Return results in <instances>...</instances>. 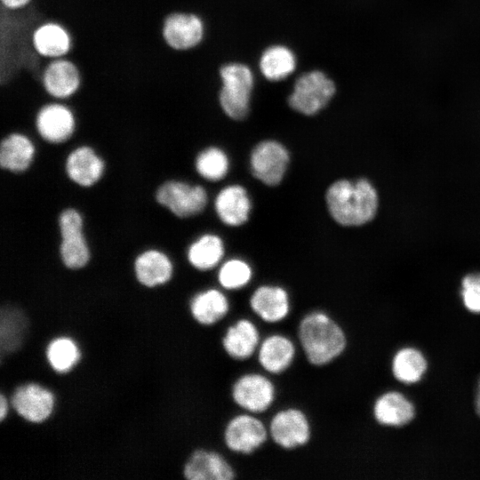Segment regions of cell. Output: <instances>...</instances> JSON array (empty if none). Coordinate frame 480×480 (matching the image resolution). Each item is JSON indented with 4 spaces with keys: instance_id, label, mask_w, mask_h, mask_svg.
<instances>
[{
    "instance_id": "22",
    "label": "cell",
    "mask_w": 480,
    "mask_h": 480,
    "mask_svg": "<svg viewBox=\"0 0 480 480\" xmlns=\"http://www.w3.org/2000/svg\"><path fill=\"white\" fill-rule=\"evenodd\" d=\"M36 154L35 144L25 133L7 134L0 145V165L11 172H22L31 165Z\"/></svg>"
},
{
    "instance_id": "19",
    "label": "cell",
    "mask_w": 480,
    "mask_h": 480,
    "mask_svg": "<svg viewBox=\"0 0 480 480\" xmlns=\"http://www.w3.org/2000/svg\"><path fill=\"white\" fill-rule=\"evenodd\" d=\"M65 171L71 181L80 187L89 188L103 176L105 163L92 148L83 145L68 155Z\"/></svg>"
},
{
    "instance_id": "20",
    "label": "cell",
    "mask_w": 480,
    "mask_h": 480,
    "mask_svg": "<svg viewBox=\"0 0 480 480\" xmlns=\"http://www.w3.org/2000/svg\"><path fill=\"white\" fill-rule=\"evenodd\" d=\"M133 269L138 283L147 288H155L167 284L172 277L173 265L162 251L148 249L135 259Z\"/></svg>"
},
{
    "instance_id": "25",
    "label": "cell",
    "mask_w": 480,
    "mask_h": 480,
    "mask_svg": "<svg viewBox=\"0 0 480 480\" xmlns=\"http://www.w3.org/2000/svg\"><path fill=\"white\" fill-rule=\"evenodd\" d=\"M44 357L48 366L55 373L67 374L78 365L82 351L74 338L63 334L48 341L44 348Z\"/></svg>"
},
{
    "instance_id": "9",
    "label": "cell",
    "mask_w": 480,
    "mask_h": 480,
    "mask_svg": "<svg viewBox=\"0 0 480 480\" xmlns=\"http://www.w3.org/2000/svg\"><path fill=\"white\" fill-rule=\"evenodd\" d=\"M334 93L333 82L324 73L312 71L298 78L289 104L294 110L311 116L325 107Z\"/></svg>"
},
{
    "instance_id": "27",
    "label": "cell",
    "mask_w": 480,
    "mask_h": 480,
    "mask_svg": "<svg viewBox=\"0 0 480 480\" xmlns=\"http://www.w3.org/2000/svg\"><path fill=\"white\" fill-rule=\"evenodd\" d=\"M224 254L221 239L212 234L200 236L188 250L189 263L198 270H209L220 261Z\"/></svg>"
},
{
    "instance_id": "28",
    "label": "cell",
    "mask_w": 480,
    "mask_h": 480,
    "mask_svg": "<svg viewBox=\"0 0 480 480\" xmlns=\"http://www.w3.org/2000/svg\"><path fill=\"white\" fill-rule=\"evenodd\" d=\"M295 64V57L288 48L276 45L264 52L260 68L266 78L278 81L288 76L294 70Z\"/></svg>"
},
{
    "instance_id": "8",
    "label": "cell",
    "mask_w": 480,
    "mask_h": 480,
    "mask_svg": "<svg viewBox=\"0 0 480 480\" xmlns=\"http://www.w3.org/2000/svg\"><path fill=\"white\" fill-rule=\"evenodd\" d=\"M56 396L37 382H25L16 387L9 397L12 410L23 420L32 424L45 422L53 414Z\"/></svg>"
},
{
    "instance_id": "11",
    "label": "cell",
    "mask_w": 480,
    "mask_h": 480,
    "mask_svg": "<svg viewBox=\"0 0 480 480\" xmlns=\"http://www.w3.org/2000/svg\"><path fill=\"white\" fill-rule=\"evenodd\" d=\"M156 199L175 216L187 218L196 215L204 209L207 194L201 186L168 180L158 187Z\"/></svg>"
},
{
    "instance_id": "5",
    "label": "cell",
    "mask_w": 480,
    "mask_h": 480,
    "mask_svg": "<svg viewBox=\"0 0 480 480\" xmlns=\"http://www.w3.org/2000/svg\"><path fill=\"white\" fill-rule=\"evenodd\" d=\"M269 438L284 451L306 446L312 439L313 425L306 412L296 406L276 411L268 422Z\"/></svg>"
},
{
    "instance_id": "36",
    "label": "cell",
    "mask_w": 480,
    "mask_h": 480,
    "mask_svg": "<svg viewBox=\"0 0 480 480\" xmlns=\"http://www.w3.org/2000/svg\"><path fill=\"white\" fill-rule=\"evenodd\" d=\"M476 412L480 416V380L478 383V388H477V394H476Z\"/></svg>"
},
{
    "instance_id": "23",
    "label": "cell",
    "mask_w": 480,
    "mask_h": 480,
    "mask_svg": "<svg viewBox=\"0 0 480 480\" xmlns=\"http://www.w3.org/2000/svg\"><path fill=\"white\" fill-rule=\"evenodd\" d=\"M32 42L37 53L47 60L65 57L72 44L68 31L52 21L39 25L33 32Z\"/></svg>"
},
{
    "instance_id": "3",
    "label": "cell",
    "mask_w": 480,
    "mask_h": 480,
    "mask_svg": "<svg viewBox=\"0 0 480 480\" xmlns=\"http://www.w3.org/2000/svg\"><path fill=\"white\" fill-rule=\"evenodd\" d=\"M267 374L247 372L236 378L229 388V396L237 408L259 415L272 407L277 389Z\"/></svg>"
},
{
    "instance_id": "21",
    "label": "cell",
    "mask_w": 480,
    "mask_h": 480,
    "mask_svg": "<svg viewBox=\"0 0 480 480\" xmlns=\"http://www.w3.org/2000/svg\"><path fill=\"white\" fill-rule=\"evenodd\" d=\"M188 310L196 324L208 327L220 323L228 316L230 304L221 291L210 288L196 293L191 298Z\"/></svg>"
},
{
    "instance_id": "1",
    "label": "cell",
    "mask_w": 480,
    "mask_h": 480,
    "mask_svg": "<svg viewBox=\"0 0 480 480\" xmlns=\"http://www.w3.org/2000/svg\"><path fill=\"white\" fill-rule=\"evenodd\" d=\"M297 337L305 359L314 367L333 363L348 344L341 325L323 310L310 311L300 319Z\"/></svg>"
},
{
    "instance_id": "33",
    "label": "cell",
    "mask_w": 480,
    "mask_h": 480,
    "mask_svg": "<svg viewBox=\"0 0 480 480\" xmlns=\"http://www.w3.org/2000/svg\"><path fill=\"white\" fill-rule=\"evenodd\" d=\"M462 298L466 308L480 313V274H471L462 280Z\"/></svg>"
},
{
    "instance_id": "31",
    "label": "cell",
    "mask_w": 480,
    "mask_h": 480,
    "mask_svg": "<svg viewBox=\"0 0 480 480\" xmlns=\"http://www.w3.org/2000/svg\"><path fill=\"white\" fill-rule=\"evenodd\" d=\"M229 162L227 155L220 148H205L196 159V169L203 178L216 181L228 172Z\"/></svg>"
},
{
    "instance_id": "30",
    "label": "cell",
    "mask_w": 480,
    "mask_h": 480,
    "mask_svg": "<svg viewBox=\"0 0 480 480\" xmlns=\"http://www.w3.org/2000/svg\"><path fill=\"white\" fill-rule=\"evenodd\" d=\"M27 319L20 311L14 308H5L1 313V350L2 354L15 350L26 330Z\"/></svg>"
},
{
    "instance_id": "16",
    "label": "cell",
    "mask_w": 480,
    "mask_h": 480,
    "mask_svg": "<svg viewBox=\"0 0 480 480\" xmlns=\"http://www.w3.org/2000/svg\"><path fill=\"white\" fill-rule=\"evenodd\" d=\"M204 27L202 20L193 12H177L169 14L163 25V36L174 50L188 51L202 41Z\"/></svg>"
},
{
    "instance_id": "10",
    "label": "cell",
    "mask_w": 480,
    "mask_h": 480,
    "mask_svg": "<svg viewBox=\"0 0 480 480\" xmlns=\"http://www.w3.org/2000/svg\"><path fill=\"white\" fill-rule=\"evenodd\" d=\"M34 127L46 142L61 144L68 140L76 132L77 122L74 111L67 104L53 100L38 109Z\"/></svg>"
},
{
    "instance_id": "12",
    "label": "cell",
    "mask_w": 480,
    "mask_h": 480,
    "mask_svg": "<svg viewBox=\"0 0 480 480\" xmlns=\"http://www.w3.org/2000/svg\"><path fill=\"white\" fill-rule=\"evenodd\" d=\"M182 475L187 480H233L236 471L220 452L198 447L185 460Z\"/></svg>"
},
{
    "instance_id": "4",
    "label": "cell",
    "mask_w": 480,
    "mask_h": 480,
    "mask_svg": "<svg viewBox=\"0 0 480 480\" xmlns=\"http://www.w3.org/2000/svg\"><path fill=\"white\" fill-rule=\"evenodd\" d=\"M221 436L228 451L245 456L260 449L269 438L268 425L258 415L246 412L230 417Z\"/></svg>"
},
{
    "instance_id": "13",
    "label": "cell",
    "mask_w": 480,
    "mask_h": 480,
    "mask_svg": "<svg viewBox=\"0 0 480 480\" xmlns=\"http://www.w3.org/2000/svg\"><path fill=\"white\" fill-rule=\"evenodd\" d=\"M257 363L268 375H281L293 364L297 347L289 336L272 332L264 337L257 349Z\"/></svg>"
},
{
    "instance_id": "2",
    "label": "cell",
    "mask_w": 480,
    "mask_h": 480,
    "mask_svg": "<svg viewBox=\"0 0 480 480\" xmlns=\"http://www.w3.org/2000/svg\"><path fill=\"white\" fill-rule=\"evenodd\" d=\"M326 203L336 222L348 227L360 226L374 218L378 196L375 188L365 179L340 180L329 187Z\"/></svg>"
},
{
    "instance_id": "34",
    "label": "cell",
    "mask_w": 480,
    "mask_h": 480,
    "mask_svg": "<svg viewBox=\"0 0 480 480\" xmlns=\"http://www.w3.org/2000/svg\"><path fill=\"white\" fill-rule=\"evenodd\" d=\"M11 408L10 401L4 393L0 394V420L4 421L9 414Z\"/></svg>"
},
{
    "instance_id": "14",
    "label": "cell",
    "mask_w": 480,
    "mask_h": 480,
    "mask_svg": "<svg viewBox=\"0 0 480 480\" xmlns=\"http://www.w3.org/2000/svg\"><path fill=\"white\" fill-rule=\"evenodd\" d=\"M288 163V151L282 144L275 140L259 143L251 155V168L253 175L268 186L280 183Z\"/></svg>"
},
{
    "instance_id": "7",
    "label": "cell",
    "mask_w": 480,
    "mask_h": 480,
    "mask_svg": "<svg viewBox=\"0 0 480 480\" xmlns=\"http://www.w3.org/2000/svg\"><path fill=\"white\" fill-rule=\"evenodd\" d=\"M222 88L220 102L224 112L231 118H244L249 110L253 77L249 68L243 64H228L220 69Z\"/></svg>"
},
{
    "instance_id": "35",
    "label": "cell",
    "mask_w": 480,
    "mask_h": 480,
    "mask_svg": "<svg viewBox=\"0 0 480 480\" xmlns=\"http://www.w3.org/2000/svg\"><path fill=\"white\" fill-rule=\"evenodd\" d=\"M31 0H1V5L7 9L17 10L27 6Z\"/></svg>"
},
{
    "instance_id": "24",
    "label": "cell",
    "mask_w": 480,
    "mask_h": 480,
    "mask_svg": "<svg viewBox=\"0 0 480 480\" xmlns=\"http://www.w3.org/2000/svg\"><path fill=\"white\" fill-rule=\"evenodd\" d=\"M215 209L219 218L227 225L244 223L251 211V201L246 190L238 185L224 188L217 196Z\"/></svg>"
},
{
    "instance_id": "18",
    "label": "cell",
    "mask_w": 480,
    "mask_h": 480,
    "mask_svg": "<svg viewBox=\"0 0 480 480\" xmlns=\"http://www.w3.org/2000/svg\"><path fill=\"white\" fill-rule=\"evenodd\" d=\"M249 305L253 314L268 324L284 321L292 308L287 291L277 285L258 287L251 295Z\"/></svg>"
},
{
    "instance_id": "15",
    "label": "cell",
    "mask_w": 480,
    "mask_h": 480,
    "mask_svg": "<svg viewBox=\"0 0 480 480\" xmlns=\"http://www.w3.org/2000/svg\"><path fill=\"white\" fill-rule=\"evenodd\" d=\"M260 341L257 324L248 317H240L226 328L220 344L228 357L242 362L256 354Z\"/></svg>"
},
{
    "instance_id": "29",
    "label": "cell",
    "mask_w": 480,
    "mask_h": 480,
    "mask_svg": "<svg viewBox=\"0 0 480 480\" xmlns=\"http://www.w3.org/2000/svg\"><path fill=\"white\" fill-rule=\"evenodd\" d=\"M427 368V363L420 352L407 348L398 351L393 360L395 377L405 383L418 381Z\"/></svg>"
},
{
    "instance_id": "26",
    "label": "cell",
    "mask_w": 480,
    "mask_h": 480,
    "mask_svg": "<svg viewBox=\"0 0 480 480\" xmlns=\"http://www.w3.org/2000/svg\"><path fill=\"white\" fill-rule=\"evenodd\" d=\"M376 420L387 426H402L414 416L412 404L400 393L388 392L380 396L373 407Z\"/></svg>"
},
{
    "instance_id": "32",
    "label": "cell",
    "mask_w": 480,
    "mask_h": 480,
    "mask_svg": "<svg viewBox=\"0 0 480 480\" xmlns=\"http://www.w3.org/2000/svg\"><path fill=\"white\" fill-rule=\"evenodd\" d=\"M252 276L251 267L246 262L234 259L220 267L218 281L227 290H236L248 284Z\"/></svg>"
},
{
    "instance_id": "6",
    "label": "cell",
    "mask_w": 480,
    "mask_h": 480,
    "mask_svg": "<svg viewBox=\"0 0 480 480\" xmlns=\"http://www.w3.org/2000/svg\"><path fill=\"white\" fill-rule=\"evenodd\" d=\"M60 236V258L63 265L77 270L90 261L91 252L84 234V219L75 208L63 210L58 217Z\"/></svg>"
},
{
    "instance_id": "17",
    "label": "cell",
    "mask_w": 480,
    "mask_h": 480,
    "mask_svg": "<svg viewBox=\"0 0 480 480\" xmlns=\"http://www.w3.org/2000/svg\"><path fill=\"white\" fill-rule=\"evenodd\" d=\"M43 85L52 101L64 100L76 92L81 84L80 72L70 60H51L42 75Z\"/></svg>"
}]
</instances>
